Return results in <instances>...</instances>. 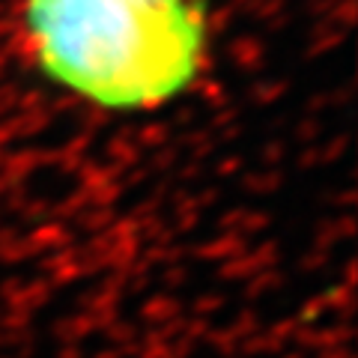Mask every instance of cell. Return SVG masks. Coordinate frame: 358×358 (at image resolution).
Segmentation results:
<instances>
[{
	"mask_svg": "<svg viewBox=\"0 0 358 358\" xmlns=\"http://www.w3.org/2000/svg\"><path fill=\"white\" fill-rule=\"evenodd\" d=\"M39 69L105 110H152L197 81L206 51L200 0H27Z\"/></svg>",
	"mask_w": 358,
	"mask_h": 358,
	"instance_id": "cell-1",
	"label": "cell"
}]
</instances>
